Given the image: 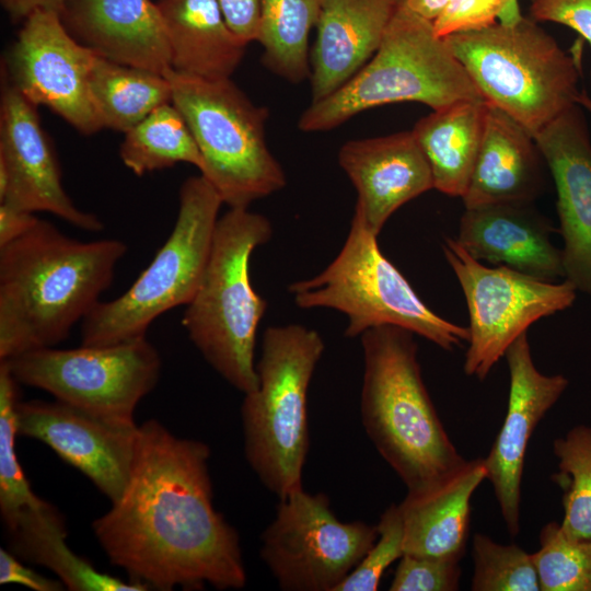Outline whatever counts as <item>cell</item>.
Listing matches in <instances>:
<instances>
[{
  "label": "cell",
  "mask_w": 591,
  "mask_h": 591,
  "mask_svg": "<svg viewBox=\"0 0 591 591\" xmlns=\"http://www.w3.org/2000/svg\"><path fill=\"white\" fill-rule=\"evenodd\" d=\"M210 450L150 419L139 426L120 497L92 523L109 561L149 589H241L246 570L236 530L212 502Z\"/></svg>",
  "instance_id": "6da1fadb"
},
{
  "label": "cell",
  "mask_w": 591,
  "mask_h": 591,
  "mask_svg": "<svg viewBox=\"0 0 591 591\" xmlns=\"http://www.w3.org/2000/svg\"><path fill=\"white\" fill-rule=\"evenodd\" d=\"M128 251L118 239L79 241L38 219L0 247V360L55 347L101 301Z\"/></svg>",
  "instance_id": "7a4b0ae2"
},
{
  "label": "cell",
  "mask_w": 591,
  "mask_h": 591,
  "mask_svg": "<svg viewBox=\"0 0 591 591\" xmlns=\"http://www.w3.org/2000/svg\"><path fill=\"white\" fill-rule=\"evenodd\" d=\"M361 419L369 439L408 491L462 464L422 380L415 334L394 325L360 335Z\"/></svg>",
  "instance_id": "3957f363"
},
{
  "label": "cell",
  "mask_w": 591,
  "mask_h": 591,
  "mask_svg": "<svg viewBox=\"0 0 591 591\" xmlns=\"http://www.w3.org/2000/svg\"><path fill=\"white\" fill-rule=\"evenodd\" d=\"M271 236L269 219L248 208H229L219 217L204 276L182 316L204 359L243 394L258 385L256 333L267 309L252 286L250 260Z\"/></svg>",
  "instance_id": "277c9868"
},
{
  "label": "cell",
  "mask_w": 591,
  "mask_h": 591,
  "mask_svg": "<svg viewBox=\"0 0 591 591\" xmlns=\"http://www.w3.org/2000/svg\"><path fill=\"white\" fill-rule=\"evenodd\" d=\"M482 94L433 22L404 0L370 60L341 88L311 103L298 123L304 132L332 130L381 105L417 102L437 111Z\"/></svg>",
  "instance_id": "5b68a950"
},
{
  "label": "cell",
  "mask_w": 591,
  "mask_h": 591,
  "mask_svg": "<svg viewBox=\"0 0 591 591\" xmlns=\"http://www.w3.org/2000/svg\"><path fill=\"white\" fill-rule=\"evenodd\" d=\"M483 99L533 137L577 105L581 67L531 18L444 37Z\"/></svg>",
  "instance_id": "8992f818"
},
{
  "label": "cell",
  "mask_w": 591,
  "mask_h": 591,
  "mask_svg": "<svg viewBox=\"0 0 591 591\" xmlns=\"http://www.w3.org/2000/svg\"><path fill=\"white\" fill-rule=\"evenodd\" d=\"M324 349L322 336L304 325L267 327L256 363L257 389L244 394L245 456L264 486L279 499L303 488L308 389Z\"/></svg>",
  "instance_id": "52a82bcc"
},
{
  "label": "cell",
  "mask_w": 591,
  "mask_h": 591,
  "mask_svg": "<svg viewBox=\"0 0 591 591\" xmlns=\"http://www.w3.org/2000/svg\"><path fill=\"white\" fill-rule=\"evenodd\" d=\"M376 239L355 208L347 239L333 262L318 275L289 285L297 306L343 313L349 338L372 327L394 325L448 351L468 343V328L432 311L383 255Z\"/></svg>",
  "instance_id": "ba28073f"
},
{
  "label": "cell",
  "mask_w": 591,
  "mask_h": 591,
  "mask_svg": "<svg viewBox=\"0 0 591 591\" xmlns=\"http://www.w3.org/2000/svg\"><path fill=\"white\" fill-rule=\"evenodd\" d=\"M172 103L186 119L202 157L200 174L229 208H248L287 184L265 134L269 112L229 79L170 69Z\"/></svg>",
  "instance_id": "9c48e42d"
},
{
  "label": "cell",
  "mask_w": 591,
  "mask_h": 591,
  "mask_svg": "<svg viewBox=\"0 0 591 591\" xmlns=\"http://www.w3.org/2000/svg\"><path fill=\"white\" fill-rule=\"evenodd\" d=\"M222 199L201 175L186 178L169 237L120 296L100 301L81 322V345L108 346L144 337L162 314L186 305L204 276Z\"/></svg>",
  "instance_id": "30bf717a"
},
{
  "label": "cell",
  "mask_w": 591,
  "mask_h": 591,
  "mask_svg": "<svg viewBox=\"0 0 591 591\" xmlns=\"http://www.w3.org/2000/svg\"><path fill=\"white\" fill-rule=\"evenodd\" d=\"M23 385L112 417L134 418L157 385L162 360L147 336L108 346L46 347L0 360Z\"/></svg>",
  "instance_id": "8fae6325"
},
{
  "label": "cell",
  "mask_w": 591,
  "mask_h": 591,
  "mask_svg": "<svg viewBox=\"0 0 591 591\" xmlns=\"http://www.w3.org/2000/svg\"><path fill=\"white\" fill-rule=\"evenodd\" d=\"M442 251L468 310L470 339L463 363L468 376L485 380L533 323L567 310L576 301L578 291L566 279L552 282L507 266H485L451 237H444Z\"/></svg>",
  "instance_id": "7c38bea8"
},
{
  "label": "cell",
  "mask_w": 591,
  "mask_h": 591,
  "mask_svg": "<svg viewBox=\"0 0 591 591\" xmlns=\"http://www.w3.org/2000/svg\"><path fill=\"white\" fill-rule=\"evenodd\" d=\"M376 525L341 522L326 495L303 488L280 498L260 557L286 591H335L378 538Z\"/></svg>",
  "instance_id": "4fadbf2b"
},
{
  "label": "cell",
  "mask_w": 591,
  "mask_h": 591,
  "mask_svg": "<svg viewBox=\"0 0 591 591\" xmlns=\"http://www.w3.org/2000/svg\"><path fill=\"white\" fill-rule=\"evenodd\" d=\"M94 56L58 13L37 11L22 22L8 50L4 79L34 105L48 107L90 136L104 129L90 89Z\"/></svg>",
  "instance_id": "5bb4252c"
},
{
  "label": "cell",
  "mask_w": 591,
  "mask_h": 591,
  "mask_svg": "<svg viewBox=\"0 0 591 591\" xmlns=\"http://www.w3.org/2000/svg\"><path fill=\"white\" fill-rule=\"evenodd\" d=\"M18 434L47 444L79 470L111 502L123 494L135 461L134 418L96 414L59 399L18 401Z\"/></svg>",
  "instance_id": "9a60e30c"
},
{
  "label": "cell",
  "mask_w": 591,
  "mask_h": 591,
  "mask_svg": "<svg viewBox=\"0 0 591 591\" xmlns=\"http://www.w3.org/2000/svg\"><path fill=\"white\" fill-rule=\"evenodd\" d=\"M0 102V204L49 212L74 228L100 232L104 223L78 208L61 182L60 164L37 106L5 79Z\"/></svg>",
  "instance_id": "2e32d148"
},
{
  "label": "cell",
  "mask_w": 591,
  "mask_h": 591,
  "mask_svg": "<svg viewBox=\"0 0 591 591\" xmlns=\"http://www.w3.org/2000/svg\"><path fill=\"white\" fill-rule=\"evenodd\" d=\"M505 358L510 379L508 407L484 462L506 528L515 536L520 530L521 482L529 440L569 381L563 374L547 375L537 370L528 333L510 345Z\"/></svg>",
  "instance_id": "e0dca14e"
},
{
  "label": "cell",
  "mask_w": 591,
  "mask_h": 591,
  "mask_svg": "<svg viewBox=\"0 0 591 591\" xmlns=\"http://www.w3.org/2000/svg\"><path fill=\"white\" fill-rule=\"evenodd\" d=\"M534 138L556 187L564 279L591 297V139L582 108L570 107Z\"/></svg>",
  "instance_id": "ac0fdd59"
},
{
  "label": "cell",
  "mask_w": 591,
  "mask_h": 591,
  "mask_svg": "<svg viewBox=\"0 0 591 591\" xmlns=\"http://www.w3.org/2000/svg\"><path fill=\"white\" fill-rule=\"evenodd\" d=\"M338 164L355 186L358 209L378 236L403 205L433 188L428 160L412 130L349 140Z\"/></svg>",
  "instance_id": "d6986e66"
},
{
  "label": "cell",
  "mask_w": 591,
  "mask_h": 591,
  "mask_svg": "<svg viewBox=\"0 0 591 591\" xmlns=\"http://www.w3.org/2000/svg\"><path fill=\"white\" fill-rule=\"evenodd\" d=\"M553 231L532 202H500L465 208L455 240L479 262L555 282L565 271L563 252L551 240Z\"/></svg>",
  "instance_id": "ffe728a7"
},
{
  "label": "cell",
  "mask_w": 591,
  "mask_h": 591,
  "mask_svg": "<svg viewBox=\"0 0 591 591\" xmlns=\"http://www.w3.org/2000/svg\"><path fill=\"white\" fill-rule=\"evenodd\" d=\"M60 19L99 56L163 76L172 69L165 28L151 0H63Z\"/></svg>",
  "instance_id": "44dd1931"
},
{
  "label": "cell",
  "mask_w": 591,
  "mask_h": 591,
  "mask_svg": "<svg viewBox=\"0 0 591 591\" xmlns=\"http://www.w3.org/2000/svg\"><path fill=\"white\" fill-rule=\"evenodd\" d=\"M402 0H320L310 50L311 103L349 81L378 50Z\"/></svg>",
  "instance_id": "7402d4cb"
},
{
  "label": "cell",
  "mask_w": 591,
  "mask_h": 591,
  "mask_svg": "<svg viewBox=\"0 0 591 591\" xmlns=\"http://www.w3.org/2000/svg\"><path fill=\"white\" fill-rule=\"evenodd\" d=\"M486 477L484 457L465 460L431 485L408 491L398 505L404 554L460 563L468 538L472 496Z\"/></svg>",
  "instance_id": "603a6c76"
},
{
  "label": "cell",
  "mask_w": 591,
  "mask_h": 591,
  "mask_svg": "<svg viewBox=\"0 0 591 591\" xmlns=\"http://www.w3.org/2000/svg\"><path fill=\"white\" fill-rule=\"evenodd\" d=\"M543 163L535 138L505 112L487 103L483 140L462 197L464 207L532 202L543 189Z\"/></svg>",
  "instance_id": "cb8c5ba5"
},
{
  "label": "cell",
  "mask_w": 591,
  "mask_h": 591,
  "mask_svg": "<svg viewBox=\"0 0 591 591\" xmlns=\"http://www.w3.org/2000/svg\"><path fill=\"white\" fill-rule=\"evenodd\" d=\"M171 68L205 79H229L246 44L230 28L218 0H157Z\"/></svg>",
  "instance_id": "d4e9b609"
},
{
  "label": "cell",
  "mask_w": 591,
  "mask_h": 591,
  "mask_svg": "<svg viewBox=\"0 0 591 591\" xmlns=\"http://www.w3.org/2000/svg\"><path fill=\"white\" fill-rule=\"evenodd\" d=\"M9 552L23 561L44 566L55 572L72 591H143L142 583L124 581L100 572L67 544L65 518L47 501L21 513L5 526Z\"/></svg>",
  "instance_id": "484cf974"
},
{
  "label": "cell",
  "mask_w": 591,
  "mask_h": 591,
  "mask_svg": "<svg viewBox=\"0 0 591 591\" xmlns=\"http://www.w3.org/2000/svg\"><path fill=\"white\" fill-rule=\"evenodd\" d=\"M486 101H462L432 111L412 129L431 169L433 188L463 197L483 140Z\"/></svg>",
  "instance_id": "4316f807"
},
{
  "label": "cell",
  "mask_w": 591,
  "mask_h": 591,
  "mask_svg": "<svg viewBox=\"0 0 591 591\" xmlns=\"http://www.w3.org/2000/svg\"><path fill=\"white\" fill-rule=\"evenodd\" d=\"M90 89L103 128L124 134L159 106L172 102V89L165 76L96 54Z\"/></svg>",
  "instance_id": "83f0119b"
},
{
  "label": "cell",
  "mask_w": 591,
  "mask_h": 591,
  "mask_svg": "<svg viewBox=\"0 0 591 591\" xmlns=\"http://www.w3.org/2000/svg\"><path fill=\"white\" fill-rule=\"evenodd\" d=\"M318 11L320 0H262L257 37L262 61L290 83L310 78L309 38Z\"/></svg>",
  "instance_id": "f1b7e54d"
},
{
  "label": "cell",
  "mask_w": 591,
  "mask_h": 591,
  "mask_svg": "<svg viewBox=\"0 0 591 591\" xmlns=\"http://www.w3.org/2000/svg\"><path fill=\"white\" fill-rule=\"evenodd\" d=\"M119 157L137 176L177 163L202 169V157L190 128L172 102L159 106L125 132Z\"/></svg>",
  "instance_id": "f546056e"
},
{
  "label": "cell",
  "mask_w": 591,
  "mask_h": 591,
  "mask_svg": "<svg viewBox=\"0 0 591 591\" xmlns=\"http://www.w3.org/2000/svg\"><path fill=\"white\" fill-rule=\"evenodd\" d=\"M558 472L553 480L564 490L563 529L591 541V426L578 425L554 440Z\"/></svg>",
  "instance_id": "4dcf8cb0"
},
{
  "label": "cell",
  "mask_w": 591,
  "mask_h": 591,
  "mask_svg": "<svg viewBox=\"0 0 591 591\" xmlns=\"http://www.w3.org/2000/svg\"><path fill=\"white\" fill-rule=\"evenodd\" d=\"M19 385L8 366L0 361V511L4 526L44 502L33 493L16 455Z\"/></svg>",
  "instance_id": "1f68e13d"
},
{
  "label": "cell",
  "mask_w": 591,
  "mask_h": 591,
  "mask_svg": "<svg viewBox=\"0 0 591 591\" xmlns=\"http://www.w3.org/2000/svg\"><path fill=\"white\" fill-rule=\"evenodd\" d=\"M540 590L591 591V541L569 535L560 523H546L540 548L531 554Z\"/></svg>",
  "instance_id": "d6a6232c"
},
{
  "label": "cell",
  "mask_w": 591,
  "mask_h": 591,
  "mask_svg": "<svg viewBox=\"0 0 591 591\" xmlns=\"http://www.w3.org/2000/svg\"><path fill=\"white\" fill-rule=\"evenodd\" d=\"M473 591H538L531 554L515 544L503 545L489 536H473Z\"/></svg>",
  "instance_id": "836d02e7"
},
{
  "label": "cell",
  "mask_w": 591,
  "mask_h": 591,
  "mask_svg": "<svg viewBox=\"0 0 591 591\" xmlns=\"http://www.w3.org/2000/svg\"><path fill=\"white\" fill-rule=\"evenodd\" d=\"M378 538L335 591H375L387 567L404 555V525L398 505H391L376 524Z\"/></svg>",
  "instance_id": "e575fe53"
},
{
  "label": "cell",
  "mask_w": 591,
  "mask_h": 591,
  "mask_svg": "<svg viewBox=\"0 0 591 591\" xmlns=\"http://www.w3.org/2000/svg\"><path fill=\"white\" fill-rule=\"evenodd\" d=\"M520 16L518 0H451L433 21V26L439 36L445 37Z\"/></svg>",
  "instance_id": "d590c367"
},
{
  "label": "cell",
  "mask_w": 591,
  "mask_h": 591,
  "mask_svg": "<svg viewBox=\"0 0 591 591\" xmlns=\"http://www.w3.org/2000/svg\"><path fill=\"white\" fill-rule=\"evenodd\" d=\"M459 561L404 554L399 558L392 591H455L461 577Z\"/></svg>",
  "instance_id": "8d00e7d4"
},
{
  "label": "cell",
  "mask_w": 591,
  "mask_h": 591,
  "mask_svg": "<svg viewBox=\"0 0 591 591\" xmlns=\"http://www.w3.org/2000/svg\"><path fill=\"white\" fill-rule=\"evenodd\" d=\"M535 22H554L570 27L591 47V0H529Z\"/></svg>",
  "instance_id": "74e56055"
},
{
  "label": "cell",
  "mask_w": 591,
  "mask_h": 591,
  "mask_svg": "<svg viewBox=\"0 0 591 591\" xmlns=\"http://www.w3.org/2000/svg\"><path fill=\"white\" fill-rule=\"evenodd\" d=\"M230 28L246 45L257 42L262 0H218Z\"/></svg>",
  "instance_id": "f35d334b"
},
{
  "label": "cell",
  "mask_w": 591,
  "mask_h": 591,
  "mask_svg": "<svg viewBox=\"0 0 591 591\" xmlns=\"http://www.w3.org/2000/svg\"><path fill=\"white\" fill-rule=\"evenodd\" d=\"M11 552L0 549V583H19L35 591H60L61 580L50 579L24 566Z\"/></svg>",
  "instance_id": "ab89813d"
},
{
  "label": "cell",
  "mask_w": 591,
  "mask_h": 591,
  "mask_svg": "<svg viewBox=\"0 0 591 591\" xmlns=\"http://www.w3.org/2000/svg\"><path fill=\"white\" fill-rule=\"evenodd\" d=\"M38 219L33 212L0 204V247L23 235Z\"/></svg>",
  "instance_id": "60d3db41"
},
{
  "label": "cell",
  "mask_w": 591,
  "mask_h": 591,
  "mask_svg": "<svg viewBox=\"0 0 591 591\" xmlns=\"http://www.w3.org/2000/svg\"><path fill=\"white\" fill-rule=\"evenodd\" d=\"M1 4L12 21L23 22L37 11H53L60 15L63 0H1Z\"/></svg>",
  "instance_id": "b9f144b4"
},
{
  "label": "cell",
  "mask_w": 591,
  "mask_h": 591,
  "mask_svg": "<svg viewBox=\"0 0 591 591\" xmlns=\"http://www.w3.org/2000/svg\"><path fill=\"white\" fill-rule=\"evenodd\" d=\"M406 5L422 18L434 21L451 0H404Z\"/></svg>",
  "instance_id": "7bdbcfd3"
},
{
  "label": "cell",
  "mask_w": 591,
  "mask_h": 591,
  "mask_svg": "<svg viewBox=\"0 0 591 591\" xmlns=\"http://www.w3.org/2000/svg\"><path fill=\"white\" fill-rule=\"evenodd\" d=\"M577 105H579L582 109H586L591 115V94L581 90L577 97Z\"/></svg>",
  "instance_id": "ee69618b"
}]
</instances>
